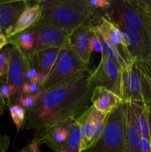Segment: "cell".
Returning <instances> with one entry per match:
<instances>
[{
    "instance_id": "1",
    "label": "cell",
    "mask_w": 151,
    "mask_h": 152,
    "mask_svg": "<svg viewBox=\"0 0 151 152\" xmlns=\"http://www.w3.org/2000/svg\"><path fill=\"white\" fill-rule=\"evenodd\" d=\"M93 89L89 74L81 73L41 90L36 103L26 111L24 129L40 133L65 126L88 108Z\"/></svg>"
},
{
    "instance_id": "2",
    "label": "cell",
    "mask_w": 151,
    "mask_h": 152,
    "mask_svg": "<svg viewBox=\"0 0 151 152\" xmlns=\"http://www.w3.org/2000/svg\"><path fill=\"white\" fill-rule=\"evenodd\" d=\"M37 2L41 9L38 22L57 27L68 34L86 24L97 10L89 0H42Z\"/></svg>"
},
{
    "instance_id": "3",
    "label": "cell",
    "mask_w": 151,
    "mask_h": 152,
    "mask_svg": "<svg viewBox=\"0 0 151 152\" xmlns=\"http://www.w3.org/2000/svg\"><path fill=\"white\" fill-rule=\"evenodd\" d=\"M104 12V16L114 24L133 28L151 41V16L139 0L112 1L109 8Z\"/></svg>"
},
{
    "instance_id": "4",
    "label": "cell",
    "mask_w": 151,
    "mask_h": 152,
    "mask_svg": "<svg viewBox=\"0 0 151 152\" xmlns=\"http://www.w3.org/2000/svg\"><path fill=\"white\" fill-rule=\"evenodd\" d=\"M127 124V102H122L108 114L106 125L97 142L82 152H124Z\"/></svg>"
},
{
    "instance_id": "5",
    "label": "cell",
    "mask_w": 151,
    "mask_h": 152,
    "mask_svg": "<svg viewBox=\"0 0 151 152\" xmlns=\"http://www.w3.org/2000/svg\"><path fill=\"white\" fill-rule=\"evenodd\" d=\"M121 98L123 102H137L151 107V86L137 62L122 71Z\"/></svg>"
},
{
    "instance_id": "6",
    "label": "cell",
    "mask_w": 151,
    "mask_h": 152,
    "mask_svg": "<svg viewBox=\"0 0 151 152\" xmlns=\"http://www.w3.org/2000/svg\"><path fill=\"white\" fill-rule=\"evenodd\" d=\"M87 71H89L88 65L82 62L67 45L60 49L54 65L40 89L45 91L69 77Z\"/></svg>"
},
{
    "instance_id": "7",
    "label": "cell",
    "mask_w": 151,
    "mask_h": 152,
    "mask_svg": "<svg viewBox=\"0 0 151 152\" xmlns=\"http://www.w3.org/2000/svg\"><path fill=\"white\" fill-rule=\"evenodd\" d=\"M108 114L89 106L76 118L81 129V139L78 152H82L94 145L101 137L106 125Z\"/></svg>"
},
{
    "instance_id": "8",
    "label": "cell",
    "mask_w": 151,
    "mask_h": 152,
    "mask_svg": "<svg viewBox=\"0 0 151 152\" xmlns=\"http://www.w3.org/2000/svg\"><path fill=\"white\" fill-rule=\"evenodd\" d=\"M30 68L29 62L23 52L16 45H12L10 48V63L6 82L13 90V96L8 106L19 104L22 94V86L26 82L27 73Z\"/></svg>"
},
{
    "instance_id": "9",
    "label": "cell",
    "mask_w": 151,
    "mask_h": 152,
    "mask_svg": "<svg viewBox=\"0 0 151 152\" xmlns=\"http://www.w3.org/2000/svg\"><path fill=\"white\" fill-rule=\"evenodd\" d=\"M122 71L112 60L102 55L98 66L89 73L92 87H103L121 97Z\"/></svg>"
},
{
    "instance_id": "10",
    "label": "cell",
    "mask_w": 151,
    "mask_h": 152,
    "mask_svg": "<svg viewBox=\"0 0 151 152\" xmlns=\"http://www.w3.org/2000/svg\"><path fill=\"white\" fill-rule=\"evenodd\" d=\"M91 25L104 40L118 50L127 66L129 67L135 62L128 51L124 34L113 22L106 16H102L96 21V25Z\"/></svg>"
},
{
    "instance_id": "11",
    "label": "cell",
    "mask_w": 151,
    "mask_h": 152,
    "mask_svg": "<svg viewBox=\"0 0 151 152\" xmlns=\"http://www.w3.org/2000/svg\"><path fill=\"white\" fill-rule=\"evenodd\" d=\"M30 29L36 38L34 52L53 48H62L68 45L69 34L57 27L37 22Z\"/></svg>"
},
{
    "instance_id": "12",
    "label": "cell",
    "mask_w": 151,
    "mask_h": 152,
    "mask_svg": "<svg viewBox=\"0 0 151 152\" xmlns=\"http://www.w3.org/2000/svg\"><path fill=\"white\" fill-rule=\"evenodd\" d=\"M115 25L124 34L127 49L133 60L135 62L149 60L151 58L150 40L133 28L120 24Z\"/></svg>"
},
{
    "instance_id": "13",
    "label": "cell",
    "mask_w": 151,
    "mask_h": 152,
    "mask_svg": "<svg viewBox=\"0 0 151 152\" xmlns=\"http://www.w3.org/2000/svg\"><path fill=\"white\" fill-rule=\"evenodd\" d=\"M91 34V25L83 24L73 30L68 35V46L82 62L87 65L90 62L92 53L90 44Z\"/></svg>"
},
{
    "instance_id": "14",
    "label": "cell",
    "mask_w": 151,
    "mask_h": 152,
    "mask_svg": "<svg viewBox=\"0 0 151 152\" xmlns=\"http://www.w3.org/2000/svg\"><path fill=\"white\" fill-rule=\"evenodd\" d=\"M29 6L26 0L0 1V30L9 39L10 34L22 12Z\"/></svg>"
},
{
    "instance_id": "15",
    "label": "cell",
    "mask_w": 151,
    "mask_h": 152,
    "mask_svg": "<svg viewBox=\"0 0 151 152\" xmlns=\"http://www.w3.org/2000/svg\"><path fill=\"white\" fill-rule=\"evenodd\" d=\"M92 105L100 112L109 114L123 102L121 98L103 87L93 88L90 96Z\"/></svg>"
},
{
    "instance_id": "16",
    "label": "cell",
    "mask_w": 151,
    "mask_h": 152,
    "mask_svg": "<svg viewBox=\"0 0 151 152\" xmlns=\"http://www.w3.org/2000/svg\"><path fill=\"white\" fill-rule=\"evenodd\" d=\"M33 141L39 144H47L54 152L65 149L68 137V129L65 126H57L45 132L35 133Z\"/></svg>"
},
{
    "instance_id": "17",
    "label": "cell",
    "mask_w": 151,
    "mask_h": 152,
    "mask_svg": "<svg viewBox=\"0 0 151 152\" xmlns=\"http://www.w3.org/2000/svg\"><path fill=\"white\" fill-rule=\"evenodd\" d=\"M60 49L53 48L33 52L27 57L30 66L38 73L47 76L56 62Z\"/></svg>"
},
{
    "instance_id": "18",
    "label": "cell",
    "mask_w": 151,
    "mask_h": 152,
    "mask_svg": "<svg viewBox=\"0 0 151 152\" xmlns=\"http://www.w3.org/2000/svg\"><path fill=\"white\" fill-rule=\"evenodd\" d=\"M41 16V9L37 1L35 4L28 6L18 19L9 39L30 28L40 20Z\"/></svg>"
},
{
    "instance_id": "19",
    "label": "cell",
    "mask_w": 151,
    "mask_h": 152,
    "mask_svg": "<svg viewBox=\"0 0 151 152\" xmlns=\"http://www.w3.org/2000/svg\"><path fill=\"white\" fill-rule=\"evenodd\" d=\"M131 111L135 125L141 137L150 140L149 108L147 105L137 102H127Z\"/></svg>"
},
{
    "instance_id": "20",
    "label": "cell",
    "mask_w": 151,
    "mask_h": 152,
    "mask_svg": "<svg viewBox=\"0 0 151 152\" xmlns=\"http://www.w3.org/2000/svg\"><path fill=\"white\" fill-rule=\"evenodd\" d=\"M141 137H142L135 125L131 111L127 102V124L124 152H141Z\"/></svg>"
},
{
    "instance_id": "21",
    "label": "cell",
    "mask_w": 151,
    "mask_h": 152,
    "mask_svg": "<svg viewBox=\"0 0 151 152\" xmlns=\"http://www.w3.org/2000/svg\"><path fill=\"white\" fill-rule=\"evenodd\" d=\"M9 43L19 48L28 57L35 50L36 38L30 28L9 39Z\"/></svg>"
},
{
    "instance_id": "22",
    "label": "cell",
    "mask_w": 151,
    "mask_h": 152,
    "mask_svg": "<svg viewBox=\"0 0 151 152\" xmlns=\"http://www.w3.org/2000/svg\"><path fill=\"white\" fill-rule=\"evenodd\" d=\"M64 126L68 129V137L65 142V149L70 152H78L81 134L78 122L75 118Z\"/></svg>"
},
{
    "instance_id": "23",
    "label": "cell",
    "mask_w": 151,
    "mask_h": 152,
    "mask_svg": "<svg viewBox=\"0 0 151 152\" xmlns=\"http://www.w3.org/2000/svg\"><path fill=\"white\" fill-rule=\"evenodd\" d=\"M99 34V33H98ZM100 37L101 42H102V55L106 56L107 58H108L109 59L112 60L121 71H123L124 69H125L126 68H127V65L126 64L125 61L124 60V59L122 58L121 55L120 54V53L118 52V50L115 48L114 47L111 46L110 45L108 44L105 40H104L101 37V36L99 35Z\"/></svg>"
},
{
    "instance_id": "24",
    "label": "cell",
    "mask_w": 151,
    "mask_h": 152,
    "mask_svg": "<svg viewBox=\"0 0 151 152\" xmlns=\"http://www.w3.org/2000/svg\"><path fill=\"white\" fill-rule=\"evenodd\" d=\"M9 111L13 122L16 126L17 132H19L25 123L26 110L19 104H15L9 107Z\"/></svg>"
},
{
    "instance_id": "25",
    "label": "cell",
    "mask_w": 151,
    "mask_h": 152,
    "mask_svg": "<svg viewBox=\"0 0 151 152\" xmlns=\"http://www.w3.org/2000/svg\"><path fill=\"white\" fill-rule=\"evenodd\" d=\"M10 63V48H4L0 50V81L5 80Z\"/></svg>"
},
{
    "instance_id": "26",
    "label": "cell",
    "mask_w": 151,
    "mask_h": 152,
    "mask_svg": "<svg viewBox=\"0 0 151 152\" xmlns=\"http://www.w3.org/2000/svg\"><path fill=\"white\" fill-rule=\"evenodd\" d=\"M41 91H41V89H39V90L35 94L23 95V96H22V98L20 99V101H19V105H22L26 111H28V110H29L30 108H32V107L36 103L38 99H39Z\"/></svg>"
},
{
    "instance_id": "27",
    "label": "cell",
    "mask_w": 151,
    "mask_h": 152,
    "mask_svg": "<svg viewBox=\"0 0 151 152\" xmlns=\"http://www.w3.org/2000/svg\"><path fill=\"white\" fill-rule=\"evenodd\" d=\"M90 50H91L92 52H96V53H102V42H101L99 34H98L96 30L95 29L93 26H92V34H91V37H90Z\"/></svg>"
},
{
    "instance_id": "28",
    "label": "cell",
    "mask_w": 151,
    "mask_h": 152,
    "mask_svg": "<svg viewBox=\"0 0 151 152\" xmlns=\"http://www.w3.org/2000/svg\"><path fill=\"white\" fill-rule=\"evenodd\" d=\"M0 93H1L4 100V99L7 100V105H8L10 99L13 96V90H12L11 87L7 83L6 80L0 81Z\"/></svg>"
},
{
    "instance_id": "29",
    "label": "cell",
    "mask_w": 151,
    "mask_h": 152,
    "mask_svg": "<svg viewBox=\"0 0 151 152\" xmlns=\"http://www.w3.org/2000/svg\"><path fill=\"white\" fill-rule=\"evenodd\" d=\"M111 1L110 0H89V2L95 8L101 9L104 11L109 8L111 4Z\"/></svg>"
},
{
    "instance_id": "30",
    "label": "cell",
    "mask_w": 151,
    "mask_h": 152,
    "mask_svg": "<svg viewBox=\"0 0 151 152\" xmlns=\"http://www.w3.org/2000/svg\"><path fill=\"white\" fill-rule=\"evenodd\" d=\"M40 89L39 86L36 84H31L29 82H26L22 86V94L23 95L35 94Z\"/></svg>"
},
{
    "instance_id": "31",
    "label": "cell",
    "mask_w": 151,
    "mask_h": 152,
    "mask_svg": "<svg viewBox=\"0 0 151 152\" xmlns=\"http://www.w3.org/2000/svg\"><path fill=\"white\" fill-rule=\"evenodd\" d=\"M142 68V71L147 77L151 86V58L146 62H137Z\"/></svg>"
},
{
    "instance_id": "32",
    "label": "cell",
    "mask_w": 151,
    "mask_h": 152,
    "mask_svg": "<svg viewBox=\"0 0 151 152\" xmlns=\"http://www.w3.org/2000/svg\"><path fill=\"white\" fill-rule=\"evenodd\" d=\"M10 145V138L7 135L0 134V152H7Z\"/></svg>"
},
{
    "instance_id": "33",
    "label": "cell",
    "mask_w": 151,
    "mask_h": 152,
    "mask_svg": "<svg viewBox=\"0 0 151 152\" xmlns=\"http://www.w3.org/2000/svg\"><path fill=\"white\" fill-rule=\"evenodd\" d=\"M140 151L141 152H151V143L150 141L141 137L140 140Z\"/></svg>"
},
{
    "instance_id": "34",
    "label": "cell",
    "mask_w": 151,
    "mask_h": 152,
    "mask_svg": "<svg viewBox=\"0 0 151 152\" xmlns=\"http://www.w3.org/2000/svg\"><path fill=\"white\" fill-rule=\"evenodd\" d=\"M141 5L151 16V0H139Z\"/></svg>"
},
{
    "instance_id": "35",
    "label": "cell",
    "mask_w": 151,
    "mask_h": 152,
    "mask_svg": "<svg viewBox=\"0 0 151 152\" xmlns=\"http://www.w3.org/2000/svg\"><path fill=\"white\" fill-rule=\"evenodd\" d=\"M29 146L30 150L31 152H41L40 151V148H39V145L36 142L33 140L28 145Z\"/></svg>"
},
{
    "instance_id": "36",
    "label": "cell",
    "mask_w": 151,
    "mask_h": 152,
    "mask_svg": "<svg viewBox=\"0 0 151 152\" xmlns=\"http://www.w3.org/2000/svg\"><path fill=\"white\" fill-rule=\"evenodd\" d=\"M9 43V39L4 37V35L0 36V50L4 48L6 45Z\"/></svg>"
},
{
    "instance_id": "37",
    "label": "cell",
    "mask_w": 151,
    "mask_h": 152,
    "mask_svg": "<svg viewBox=\"0 0 151 152\" xmlns=\"http://www.w3.org/2000/svg\"><path fill=\"white\" fill-rule=\"evenodd\" d=\"M37 74H38V72L36 71V70L34 69V68H31L30 67V68L29 69V71H28V73H27V79H28V80H29L30 79L36 77V76L37 75Z\"/></svg>"
},
{
    "instance_id": "38",
    "label": "cell",
    "mask_w": 151,
    "mask_h": 152,
    "mask_svg": "<svg viewBox=\"0 0 151 152\" xmlns=\"http://www.w3.org/2000/svg\"><path fill=\"white\" fill-rule=\"evenodd\" d=\"M4 100L1 96V93H0V119H1V115L4 112Z\"/></svg>"
},
{
    "instance_id": "39",
    "label": "cell",
    "mask_w": 151,
    "mask_h": 152,
    "mask_svg": "<svg viewBox=\"0 0 151 152\" xmlns=\"http://www.w3.org/2000/svg\"><path fill=\"white\" fill-rule=\"evenodd\" d=\"M149 108V125H150V141L151 143V107Z\"/></svg>"
},
{
    "instance_id": "40",
    "label": "cell",
    "mask_w": 151,
    "mask_h": 152,
    "mask_svg": "<svg viewBox=\"0 0 151 152\" xmlns=\"http://www.w3.org/2000/svg\"><path fill=\"white\" fill-rule=\"evenodd\" d=\"M20 152H31V151H30V150L29 146L28 145L27 147H25V148H24Z\"/></svg>"
},
{
    "instance_id": "41",
    "label": "cell",
    "mask_w": 151,
    "mask_h": 152,
    "mask_svg": "<svg viewBox=\"0 0 151 152\" xmlns=\"http://www.w3.org/2000/svg\"><path fill=\"white\" fill-rule=\"evenodd\" d=\"M60 152H70V151H68V150H66V149H63V150H62Z\"/></svg>"
},
{
    "instance_id": "42",
    "label": "cell",
    "mask_w": 151,
    "mask_h": 152,
    "mask_svg": "<svg viewBox=\"0 0 151 152\" xmlns=\"http://www.w3.org/2000/svg\"><path fill=\"white\" fill-rule=\"evenodd\" d=\"M1 35H2V33H1V30H0V36H1Z\"/></svg>"
}]
</instances>
